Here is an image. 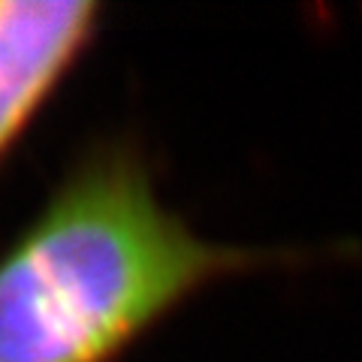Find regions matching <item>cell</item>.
Instances as JSON below:
<instances>
[{
    "mask_svg": "<svg viewBox=\"0 0 362 362\" xmlns=\"http://www.w3.org/2000/svg\"><path fill=\"white\" fill-rule=\"evenodd\" d=\"M287 251L211 245L142 169L97 163L0 259V362H109L190 293Z\"/></svg>",
    "mask_w": 362,
    "mask_h": 362,
    "instance_id": "6da1fadb",
    "label": "cell"
},
{
    "mask_svg": "<svg viewBox=\"0 0 362 362\" xmlns=\"http://www.w3.org/2000/svg\"><path fill=\"white\" fill-rule=\"evenodd\" d=\"M88 0H0V151L94 30Z\"/></svg>",
    "mask_w": 362,
    "mask_h": 362,
    "instance_id": "7a4b0ae2",
    "label": "cell"
}]
</instances>
